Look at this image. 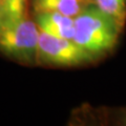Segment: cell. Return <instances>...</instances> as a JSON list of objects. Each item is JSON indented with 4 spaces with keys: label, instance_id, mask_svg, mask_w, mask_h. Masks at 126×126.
I'll return each instance as SVG.
<instances>
[{
    "label": "cell",
    "instance_id": "obj_1",
    "mask_svg": "<svg viewBox=\"0 0 126 126\" xmlns=\"http://www.w3.org/2000/svg\"><path fill=\"white\" fill-rule=\"evenodd\" d=\"M74 19V41L97 58L113 49L124 27L94 3H89Z\"/></svg>",
    "mask_w": 126,
    "mask_h": 126
},
{
    "label": "cell",
    "instance_id": "obj_2",
    "mask_svg": "<svg viewBox=\"0 0 126 126\" xmlns=\"http://www.w3.org/2000/svg\"><path fill=\"white\" fill-rule=\"evenodd\" d=\"M39 27L25 15L16 19L0 18V52L24 64H35L38 58Z\"/></svg>",
    "mask_w": 126,
    "mask_h": 126
},
{
    "label": "cell",
    "instance_id": "obj_3",
    "mask_svg": "<svg viewBox=\"0 0 126 126\" xmlns=\"http://www.w3.org/2000/svg\"><path fill=\"white\" fill-rule=\"evenodd\" d=\"M94 59H97L96 56L79 45L73 39L53 36L43 31L39 33L38 64L74 66L89 63Z\"/></svg>",
    "mask_w": 126,
    "mask_h": 126
},
{
    "label": "cell",
    "instance_id": "obj_4",
    "mask_svg": "<svg viewBox=\"0 0 126 126\" xmlns=\"http://www.w3.org/2000/svg\"><path fill=\"white\" fill-rule=\"evenodd\" d=\"M35 22L40 31L53 36L73 39L75 36L74 17L61 13H35Z\"/></svg>",
    "mask_w": 126,
    "mask_h": 126
},
{
    "label": "cell",
    "instance_id": "obj_5",
    "mask_svg": "<svg viewBox=\"0 0 126 126\" xmlns=\"http://www.w3.org/2000/svg\"><path fill=\"white\" fill-rule=\"evenodd\" d=\"M94 3L88 0H33L35 13H61L69 17H76L85 6Z\"/></svg>",
    "mask_w": 126,
    "mask_h": 126
},
{
    "label": "cell",
    "instance_id": "obj_6",
    "mask_svg": "<svg viewBox=\"0 0 126 126\" xmlns=\"http://www.w3.org/2000/svg\"><path fill=\"white\" fill-rule=\"evenodd\" d=\"M93 2L103 13L124 26L126 21V0H93Z\"/></svg>",
    "mask_w": 126,
    "mask_h": 126
},
{
    "label": "cell",
    "instance_id": "obj_7",
    "mask_svg": "<svg viewBox=\"0 0 126 126\" xmlns=\"http://www.w3.org/2000/svg\"><path fill=\"white\" fill-rule=\"evenodd\" d=\"M29 0H3L0 4V18L16 19L26 14Z\"/></svg>",
    "mask_w": 126,
    "mask_h": 126
},
{
    "label": "cell",
    "instance_id": "obj_8",
    "mask_svg": "<svg viewBox=\"0 0 126 126\" xmlns=\"http://www.w3.org/2000/svg\"><path fill=\"white\" fill-rule=\"evenodd\" d=\"M2 1H3V0H0V4H1V2H2Z\"/></svg>",
    "mask_w": 126,
    "mask_h": 126
},
{
    "label": "cell",
    "instance_id": "obj_9",
    "mask_svg": "<svg viewBox=\"0 0 126 126\" xmlns=\"http://www.w3.org/2000/svg\"><path fill=\"white\" fill-rule=\"evenodd\" d=\"M88 1H92V2H93V0H88Z\"/></svg>",
    "mask_w": 126,
    "mask_h": 126
}]
</instances>
